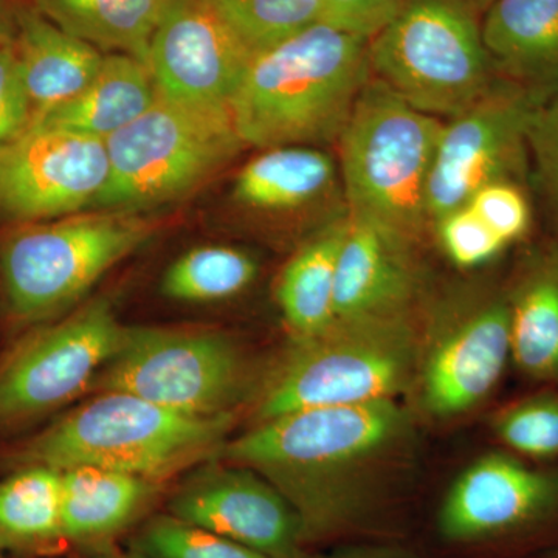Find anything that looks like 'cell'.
<instances>
[{"label": "cell", "mask_w": 558, "mask_h": 558, "mask_svg": "<svg viewBox=\"0 0 558 558\" xmlns=\"http://www.w3.org/2000/svg\"><path fill=\"white\" fill-rule=\"evenodd\" d=\"M21 0H0V38L13 39L14 13Z\"/></svg>", "instance_id": "cell-37"}, {"label": "cell", "mask_w": 558, "mask_h": 558, "mask_svg": "<svg viewBox=\"0 0 558 558\" xmlns=\"http://www.w3.org/2000/svg\"><path fill=\"white\" fill-rule=\"evenodd\" d=\"M157 98L159 92L146 62L131 54L105 53L100 70L86 89L32 124L106 142L143 116Z\"/></svg>", "instance_id": "cell-22"}, {"label": "cell", "mask_w": 558, "mask_h": 558, "mask_svg": "<svg viewBox=\"0 0 558 558\" xmlns=\"http://www.w3.org/2000/svg\"><path fill=\"white\" fill-rule=\"evenodd\" d=\"M421 343L410 314L336 318L292 340L256 381L252 424L312 409L395 400L416 381Z\"/></svg>", "instance_id": "cell-3"}, {"label": "cell", "mask_w": 558, "mask_h": 558, "mask_svg": "<svg viewBox=\"0 0 558 558\" xmlns=\"http://www.w3.org/2000/svg\"><path fill=\"white\" fill-rule=\"evenodd\" d=\"M168 515L267 558H304L303 531L288 499L253 470L216 461L172 494Z\"/></svg>", "instance_id": "cell-16"}, {"label": "cell", "mask_w": 558, "mask_h": 558, "mask_svg": "<svg viewBox=\"0 0 558 558\" xmlns=\"http://www.w3.org/2000/svg\"><path fill=\"white\" fill-rule=\"evenodd\" d=\"M481 38L502 80L538 94L558 84V0H494Z\"/></svg>", "instance_id": "cell-19"}, {"label": "cell", "mask_w": 558, "mask_h": 558, "mask_svg": "<svg viewBox=\"0 0 558 558\" xmlns=\"http://www.w3.org/2000/svg\"><path fill=\"white\" fill-rule=\"evenodd\" d=\"M245 148L230 109L165 98L106 140L109 179L92 209L143 213L201 189Z\"/></svg>", "instance_id": "cell-7"}, {"label": "cell", "mask_w": 558, "mask_h": 558, "mask_svg": "<svg viewBox=\"0 0 558 558\" xmlns=\"http://www.w3.org/2000/svg\"><path fill=\"white\" fill-rule=\"evenodd\" d=\"M558 520V469L488 453L462 470L440 502L436 529L449 545L526 537Z\"/></svg>", "instance_id": "cell-15"}, {"label": "cell", "mask_w": 558, "mask_h": 558, "mask_svg": "<svg viewBox=\"0 0 558 558\" xmlns=\"http://www.w3.org/2000/svg\"><path fill=\"white\" fill-rule=\"evenodd\" d=\"M62 531L76 545H105L131 527L157 495L156 481L119 470H61Z\"/></svg>", "instance_id": "cell-20"}, {"label": "cell", "mask_w": 558, "mask_h": 558, "mask_svg": "<svg viewBox=\"0 0 558 558\" xmlns=\"http://www.w3.org/2000/svg\"><path fill=\"white\" fill-rule=\"evenodd\" d=\"M157 229L143 213L106 209L14 226L0 238V292L11 319L60 317Z\"/></svg>", "instance_id": "cell-6"}, {"label": "cell", "mask_w": 558, "mask_h": 558, "mask_svg": "<svg viewBox=\"0 0 558 558\" xmlns=\"http://www.w3.org/2000/svg\"><path fill=\"white\" fill-rule=\"evenodd\" d=\"M473 3V7L478 10H486L488 5H490L494 0H470Z\"/></svg>", "instance_id": "cell-39"}, {"label": "cell", "mask_w": 558, "mask_h": 558, "mask_svg": "<svg viewBox=\"0 0 558 558\" xmlns=\"http://www.w3.org/2000/svg\"><path fill=\"white\" fill-rule=\"evenodd\" d=\"M442 124L371 76L337 140L349 218L416 245L429 227L428 180Z\"/></svg>", "instance_id": "cell-5"}, {"label": "cell", "mask_w": 558, "mask_h": 558, "mask_svg": "<svg viewBox=\"0 0 558 558\" xmlns=\"http://www.w3.org/2000/svg\"><path fill=\"white\" fill-rule=\"evenodd\" d=\"M64 539L61 470L27 465L0 481V548L46 553Z\"/></svg>", "instance_id": "cell-26"}, {"label": "cell", "mask_w": 558, "mask_h": 558, "mask_svg": "<svg viewBox=\"0 0 558 558\" xmlns=\"http://www.w3.org/2000/svg\"><path fill=\"white\" fill-rule=\"evenodd\" d=\"M337 165L315 146H278L245 163L233 183V199L263 215L310 207L333 186Z\"/></svg>", "instance_id": "cell-23"}, {"label": "cell", "mask_w": 558, "mask_h": 558, "mask_svg": "<svg viewBox=\"0 0 558 558\" xmlns=\"http://www.w3.org/2000/svg\"><path fill=\"white\" fill-rule=\"evenodd\" d=\"M62 31L102 53L146 62L153 33L168 0H28Z\"/></svg>", "instance_id": "cell-25"}, {"label": "cell", "mask_w": 558, "mask_h": 558, "mask_svg": "<svg viewBox=\"0 0 558 558\" xmlns=\"http://www.w3.org/2000/svg\"><path fill=\"white\" fill-rule=\"evenodd\" d=\"M548 558H558V550H556V553L550 554Z\"/></svg>", "instance_id": "cell-40"}, {"label": "cell", "mask_w": 558, "mask_h": 558, "mask_svg": "<svg viewBox=\"0 0 558 558\" xmlns=\"http://www.w3.org/2000/svg\"><path fill=\"white\" fill-rule=\"evenodd\" d=\"M403 0H323V22L371 39L398 13Z\"/></svg>", "instance_id": "cell-35"}, {"label": "cell", "mask_w": 558, "mask_h": 558, "mask_svg": "<svg viewBox=\"0 0 558 558\" xmlns=\"http://www.w3.org/2000/svg\"><path fill=\"white\" fill-rule=\"evenodd\" d=\"M124 330L112 303L100 299L22 340L0 365V427L28 424L83 395L119 351Z\"/></svg>", "instance_id": "cell-10"}, {"label": "cell", "mask_w": 558, "mask_h": 558, "mask_svg": "<svg viewBox=\"0 0 558 558\" xmlns=\"http://www.w3.org/2000/svg\"><path fill=\"white\" fill-rule=\"evenodd\" d=\"M100 558H154V557L146 556V554L140 553V550L134 549V553L105 554V556H101Z\"/></svg>", "instance_id": "cell-38"}, {"label": "cell", "mask_w": 558, "mask_h": 558, "mask_svg": "<svg viewBox=\"0 0 558 558\" xmlns=\"http://www.w3.org/2000/svg\"><path fill=\"white\" fill-rule=\"evenodd\" d=\"M348 218L312 236L279 275L277 301L292 340L310 339L336 319L337 263Z\"/></svg>", "instance_id": "cell-24"}, {"label": "cell", "mask_w": 558, "mask_h": 558, "mask_svg": "<svg viewBox=\"0 0 558 558\" xmlns=\"http://www.w3.org/2000/svg\"><path fill=\"white\" fill-rule=\"evenodd\" d=\"M13 43L32 102V123L86 89L105 58L43 16L28 0L17 3Z\"/></svg>", "instance_id": "cell-18"}, {"label": "cell", "mask_w": 558, "mask_h": 558, "mask_svg": "<svg viewBox=\"0 0 558 558\" xmlns=\"http://www.w3.org/2000/svg\"><path fill=\"white\" fill-rule=\"evenodd\" d=\"M543 95L494 81L478 101L442 124L428 180L429 226L490 183H520L526 172L529 123Z\"/></svg>", "instance_id": "cell-11"}, {"label": "cell", "mask_w": 558, "mask_h": 558, "mask_svg": "<svg viewBox=\"0 0 558 558\" xmlns=\"http://www.w3.org/2000/svg\"><path fill=\"white\" fill-rule=\"evenodd\" d=\"M433 227L447 258L459 269L484 266L508 247L469 205L442 216Z\"/></svg>", "instance_id": "cell-31"}, {"label": "cell", "mask_w": 558, "mask_h": 558, "mask_svg": "<svg viewBox=\"0 0 558 558\" xmlns=\"http://www.w3.org/2000/svg\"><path fill=\"white\" fill-rule=\"evenodd\" d=\"M258 277V260L230 245H204L180 255L165 270L160 289L178 303H219L247 290Z\"/></svg>", "instance_id": "cell-27"}, {"label": "cell", "mask_w": 558, "mask_h": 558, "mask_svg": "<svg viewBox=\"0 0 558 558\" xmlns=\"http://www.w3.org/2000/svg\"><path fill=\"white\" fill-rule=\"evenodd\" d=\"M371 76L369 39L318 22L252 58L231 117L245 146L333 142Z\"/></svg>", "instance_id": "cell-2"}, {"label": "cell", "mask_w": 558, "mask_h": 558, "mask_svg": "<svg viewBox=\"0 0 558 558\" xmlns=\"http://www.w3.org/2000/svg\"><path fill=\"white\" fill-rule=\"evenodd\" d=\"M252 58L213 0H168L146 64L165 100L230 109Z\"/></svg>", "instance_id": "cell-14"}, {"label": "cell", "mask_w": 558, "mask_h": 558, "mask_svg": "<svg viewBox=\"0 0 558 558\" xmlns=\"http://www.w3.org/2000/svg\"><path fill=\"white\" fill-rule=\"evenodd\" d=\"M33 110L13 39L0 38V143L31 128Z\"/></svg>", "instance_id": "cell-34"}, {"label": "cell", "mask_w": 558, "mask_h": 558, "mask_svg": "<svg viewBox=\"0 0 558 558\" xmlns=\"http://www.w3.org/2000/svg\"><path fill=\"white\" fill-rule=\"evenodd\" d=\"M495 436L523 457H558V392L546 391L510 403L492 421Z\"/></svg>", "instance_id": "cell-29"}, {"label": "cell", "mask_w": 558, "mask_h": 558, "mask_svg": "<svg viewBox=\"0 0 558 558\" xmlns=\"http://www.w3.org/2000/svg\"><path fill=\"white\" fill-rule=\"evenodd\" d=\"M527 148L539 185L558 219V84L535 105L529 123Z\"/></svg>", "instance_id": "cell-33"}, {"label": "cell", "mask_w": 558, "mask_h": 558, "mask_svg": "<svg viewBox=\"0 0 558 558\" xmlns=\"http://www.w3.org/2000/svg\"><path fill=\"white\" fill-rule=\"evenodd\" d=\"M510 360L537 381L558 380V242L535 252L508 293Z\"/></svg>", "instance_id": "cell-21"}, {"label": "cell", "mask_w": 558, "mask_h": 558, "mask_svg": "<svg viewBox=\"0 0 558 558\" xmlns=\"http://www.w3.org/2000/svg\"><path fill=\"white\" fill-rule=\"evenodd\" d=\"M108 179L105 140L32 124L0 143V216L20 226L83 213Z\"/></svg>", "instance_id": "cell-13"}, {"label": "cell", "mask_w": 558, "mask_h": 558, "mask_svg": "<svg viewBox=\"0 0 558 558\" xmlns=\"http://www.w3.org/2000/svg\"><path fill=\"white\" fill-rule=\"evenodd\" d=\"M135 550L154 558H267L168 513L149 520L140 531Z\"/></svg>", "instance_id": "cell-30"}, {"label": "cell", "mask_w": 558, "mask_h": 558, "mask_svg": "<svg viewBox=\"0 0 558 558\" xmlns=\"http://www.w3.org/2000/svg\"><path fill=\"white\" fill-rule=\"evenodd\" d=\"M348 218L336 278V318L410 314L421 278L414 245L389 231Z\"/></svg>", "instance_id": "cell-17"}, {"label": "cell", "mask_w": 558, "mask_h": 558, "mask_svg": "<svg viewBox=\"0 0 558 558\" xmlns=\"http://www.w3.org/2000/svg\"><path fill=\"white\" fill-rule=\"evenodd\" d=\"M253 57L323 22V0H213Z\"/></svg>", "instance_id": "cell-28"}, {"label": "cell", "mask_w": 558, "mask_h": 558, "mask_svg": "<svg viewBox=\"0 0 558 558\" xmlns=\"http://www.w3.org/2000/svg\"><path fill=\"white\" fill-rule=\"evenodd\" d=\"M510 360L508 293L464 296L433 319L416 381L421 403L435 417L476 409L497 388Z\"/></svg>", "instance_id": "cell-12"}, {"label": "cell", "mask_w": 558, "mask_h": 558, "mask_svg": "<svg viewBox=\"0 0 558 558\" xmlns=\"http://www.w3.org/2000/svg\"><path fill=\"white\" fill-rule=\"evenodd\" d=\"M465 205L508 245L521 240L531 227V207L520 183H490Z\"/></svg>", "instance_id": "cell-32"}, {"label": "cell", "mask_w": 558, "mask_h": 558, "mask_svg": "<svg viewBox=\"0 0 558 558\" xmlns=\"http://www.w3.org/2000/svg\"><path fill=\"white\" fill-rule=\"evenodd\" d=\"M374 78L413 108L457 117L494 84L481 25L462 0H403L369 39Z\"/></svg>", "instance_id": "cell-8"}, {"label": "cell", "mask_w": 558, "mask_h": 558, "mask_svg": "<svg viewBox=\"0 0 558 558\" xmlns=\"http://www.w3.org/2000/svg\"><path fill=\"white\" fill-rule=\"evenodd\" d=\"M233 422L234 416H190L128 392L101 391L25 440L11 462L57 470L90 465L161 483L216 459Z\"/></svg>", "instance_id": "cell-4"}, {"label": "cell", "mask_w": 558, "mask_h": 558, "mask_svg": "<svg viewBox=\"0 0 558 558\" xmlns=\"http://www.w3.org/2000/svg\"><path fill=\"white\" fill-rule=\"evenodd\" d=\"M2 550H3V549H2V548H0V558H2Z\"/></svg>", "instance_id": "cell-41"}, {"label": "cell", "mask_w": 558, "mask_h": 558, "mask_svg": "<svg viewBox=\"0 0 558 558\" xmlns=\"http://www.w3.org/2000/svg\"><path fill=\"white\" fill-rule=\"evenodd\" d=\"M256 381L244 349L222 330L126 328L94 387L190 416L220 417L234 416Z\"/></svg>", "instance_id": "cell-9"}, {"label": "cell", "mask_w": 558, "mask_h": 558, "mask_svg": "<svg viewBox=\"0 0 558 558\" xmlns=\"http://www.w3.org/2000/svg\"><path fill=\"white\" fill-rule=\"evenodd\" d=\"M304 558H413L409 553L385 545H349L329 553H307Z\"/></svg>", "instance_id": "cell-36"}, {"label": "cell", "mask_w": 558, "mask_h": 558, "mask_svg": "<svg viewBox=\"0 0 558 558\" xmlns=\"http://www.w3.org/2000/svg\"><path fill=\"white\" fill-rule=\"evenodd\" d=\"M413 435L398 400L295 411L227 440L219 461L253 470L295 510L306 548L373 529L389 468Z\"/></svg>", "instance_id": "cell-1"}]
</instances>
